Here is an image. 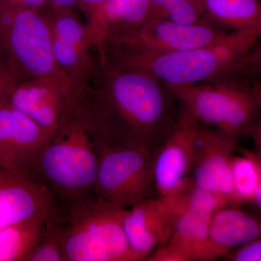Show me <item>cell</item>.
<instances>
[{"mask_svg": "<svg viewBox=\"0 0 261 261\" xmlns=\"http://www.w3.org/2000/svg\"><path fill=\"white\" fill-rule=\"evenodd\" d=\"M87 85L113 140L154 152L176 124V92L145 72L103 63Z\"/></svg>", "mask_w": 261, "mask_h": 261, "instance_id": "cell-1", "label": "cell"}, {"mask_svg": "<svg viewBox=\"0 0 261 261\" xmlns=\"http://www.w3.org/2000/svg\"><path fill=\"white\" fill-rule=\"evenodd\" d=\"M113 140L84 87L80 100L38 156L32 179L47 187L63 210L94 197L99 157Z\"/></svg>", "mask_w": 261, "mask_h": 261, "instance_id": "cell-2", "label": "cell"}, {"mask_svg": "<svg viewBox=\"0 0 261 261\" xmlns=\"http://www.w3.org/2000/svg\"><path fill=\"white\" fill-rule=\"evenodd\" d=\"M260 38L255 31L228 32L207 45L169 53L106 43L102 46L103 61L145 72L171 88H178L210 82L231 71Z\"/></svg>", "mask_w": 261, "mask_h": 261, "instance_id": "cell-3", "label": "cell"}, {"mask_svg": "<svg viewBox=\"0 0 261 261\" xmlns=\"http://www.w3.org/2000/svg\"><path fill=\"white\" fill-rule=\"evenodd\" d=\"M173 89L200 123L238 140L250 136L261 113L257 84L233 71Z\"/></svg>", "mask_w": 261, "mask_h": 261, "instance_id": "cell-4", "label": "cell"}, {"mask_svg": "<svg viewBox=\"0 0 261 261\" xmlns=\"http://www.w3.org/2000/svg\"><path fill=\"white\" fill-rule=\"evenodd\" d=\"M126 211L97 196L63 210L65 261H136L123 228Z\"/></svg>", "mask_w": 261, "mask_h": 261, "instance_id": "cell-5", "label": "cell"}, {"mask_svg": "<svg viewBox=\"0 0 261 261\" xmlns=\"http://www.w3.org/2000/svg\"><path fill=\"white\" fill-rule=\"evenodd\" d=\"M0 54L18 82L47 78L79 84L57 64L50 23L42 12L0 8Z\"/></svg>", "mask_w": 261, "mask_h": 261, "instance_id": "cell-6", "label": "cell"}, {"mask_svg": "<svg viewBox=\"0 0 261 261\" xmlns=\"http://www.w3.org/2000/svg\"><path fill=\"white\" fill-rule=\"evenodd\" d=\"M95 195L110 205L124 209L158 196L153 152L143 146L110 140L99 157Z\"/></svg>", "mask_w": 261, "mask_h": 261, "instance_id": "cell-7", "label": "cell"}, {"mask_svg": "<svg viewBox=\"0 0 261 261\" xmlns=\"http://www.w3.org/2000/svg\"><path fill=\"white\" fill-rule=\"evenodd\" d=\"M47 15L57 64L73 82L89 84L103 65L100 44L75 10Z\"/></svg>", "mask_w": 261, "mask_h": 261, "instance_id": "cell-8", "label": "cell"}, {"mask_svg": "<svg viewBox=\"0 0 261 261\" xmlns=\"http://www.w3.org/2000/svg\"><path fill=\"white\" fill-rule=\"evenodd\" d=\"M83 89L84 84L30 79L17 82L8 99L51 136L79 102Z\"/></svg>", "mask_w": 261, "mask_h": 261, "instance_id": "cell-9", "label": "cell"}, {"mask_svg": "<svg viewBox=\"0 0 261 261\" xmlns=\"http://www.w3.org/2000/svg\"><path fill=\"white\" fill-rule=\"evenodd\" d=\"M181 210L177 192L145 199L126 209L123 228L136 261L145 260L169 240Z\"/></svg>", "mask_w": 261, "mask_h": 261, "instance_id": "cell-10", "label": "cell"}, {"mask_svg": "<svg viewBox=\"0 0 261 261\" xmlns=\"http://www.w3.org/2000/svg\"><path fill=\"white\" fill-rule=\"evenodd\" d=\"M200 122L179 102L176 124L153 152V173L158 196L176 192L190 178Z\"/></svg>", "mask_w": 261, "mask_h": 261, "instance_id": "cell-11", "label": "cell"}, {"mask_svg": "<svg viewBox=\"0 0 261 261\" xmlns=\"http://www.w3.org/2000/svg\"><path fill=\"white\" fill-rule=\"evenodd\" d=\"M50 135L9 99L0 103V167L32 178L39 153Z\"/></svg>", "mask_w": 261, "mask_h": 261, "instance_id": "cell-12", "label": "cell"}, {"mask_svg": "<svg viewBox=\"0 0 261 261\" xmlns=\"http://www.w3.org/2000/svg\"><path fill=\"white\" fill-rule=\"evenodd\" d=\"M238 140L200 123L190 173L194 185L224 196L232 206L231 161Z\"/></svg>", "mask_w": 261, "mask_h": 261, "instance_id": "cell-13", "label": "cell"}, {"mask_svg": "<svg viewBox=\"0 0 261 261\" xmlns=\"http://www.w3.org/2000/svg\"><path fill=\"white\" fill-rule=\"evenodd\" d=\"M227 33L206 24L185 25L162 19H148L137 30L104 43L153 53H169L207 45Z\"/></svg>", "mask_w": 261, "mask_h": 261, "instance_id": "cell-14", "label": "cell"}, {"mask_svg": "<svg viewBox=\"0 0 261 261\" xmlns=\"http://www.w3.org/2000/svg\"><path fill=\"white\" fill-rule=\"evenodd\" d=\"M62 214L61 206L47 187L0 167V228Z\"/></svg>", "mask_w": 261, "mask_h": 261, "instance_id": "cell-15", "label": "cell"}, {"mask_svg": "<svg viewBox=\"0 0 261 261\" xmlns=\"http://www.w3.org/2000/svg\"><path fill=\"white\" fill-rule=\"evenodd\" d=\"M261 238V218L227 205L211 216L202 261L224 257L228 252Z\"/></svg>", "mask_w": 261, "mask_h": 261, "instance_id": "cell-16", "label": "cell"}, {"mask_svg": "<svg viewBox=\"0 0 261 261\" xmlns=\"http://www.w3.org/2000/svg\"><path fill=\"white\" fill-rule=\"evenodd\" d=\"M211 216L182 209L171 238L151 252L145 260L202 261Z\"/></svg>", "mask_w": 261, "mask_h": 261, "instance_id": "cell-17", "label": "cell"}, {"mask_svg": "<svg viewBox=\"0 0 261 261\" xmlns=\"http://www.w3.org/2000/svg\"><path fill=\"white\" fill-rule=\"evenodd\" d=\"M204 23L226 32L261 34V0H197Z\"/></svg>", "mask_w": 261, "mask_h": 261, "instance_id": "cell-18", "label": "cell"}, {"mask_svg": "<svg viewBox=\"0 0 261 261\" xmlns=\"http://www.w3.org/2000/svg\"><path fill=\"white\" fill-rule=\"evenodd\" d=\"M53 218L29 220L0 228V261L23 260Z\"/></svg>", "mask_w": 261, "mask_h": 261, "instance_id": "cell-19", "label": "cell"}, {"mask_svg": "<svg viewBox=\"0 0 261 261\" xmlns=\"http://www.w3.org/2000/svg\"><path fill=\"white\" fill-rule=\"evenodd\" d=\"M233 206L250 203L261 183V158L254 151L243 149L231 161Z\"/></svg>", "mask_w": 261, "mask_h": 261, "instance_id": "cell-20", "label": "cell"}, {"mask_svg": "<svg viewBox=\"0 0 261 261\" xmlns=\"http://www.w3.org/2000/svg\"><path fill=\"white\" fill-rule=\"evenodd\" d=\"M148 5L149 0H108L103 43L137 30L147 20Z\"/></svg>", "mask_w": 261, "mask_h": 261, "instance_id": "cell-21", "label": "cell"}, {"mask_svg": "<svg viewBox=\"0 0 261 261\" xmlns=\"http://www.w3.org/2000/svg\"><path fill=\"white\" fill-rule=\"evenodd\" d=\"M148 19H162L185 25L205 24L197 0H149Z\"/></svg>", "mask_w": 261, "mask_h": 261, "instance_id": "cell-22", "label": "cell"}, {"mask_svg": "<svg viewBox=\"0 0 261 261\" xmlns=\"http://www.w3.org/2000/svg\"><path fill=\"white\" fill-rule=\"evenodd\" d=\"M63 221V214L49 220L40 238L23 261H65Z\"/></svg>", "mask_w": 261, "mask_h": 261, "instance_id": "cell-23", "label": "cell"}, {"mask_svg": "<svg viewBox=\"0 0 261 261\" xmlns=\"http://www.w3.org/2000/svg\"><path fill=\"white\" fill-rule=\"evenodd\" d=\"M176 191L181 197L183 208L213 215L221 207L229 205L224 196L196 186L191 178Z\"/></svg>", "mask_w": 261, "mask_h": 261, "instance_id": "cell-24", "label": "cell"}, {"mask_svg": "<svg viewBox=\"0 0 261 261\" xmlns=\"http://www.w3.org/2000/svg\"><path fill=\"white\" fill-rule=\"evenodd\" d=\"M107 3L108 0H77V8L100 46L106 38Z\"/></svg>", "mask_w": 261, "mask_h": 261, "instance_id": "cell-25", "label": "cell"}, {"mask_svg": "<svg viewBox=\"0 0 261 261\" xmlns=\"http://www.w3.org/2000/svg\"><path fill=\"white\" fill-rule=\"evenodd\" d=\"M231 71L252 82L261 83V38Z\"/></svg>", "mask_w": 261, "mask_h": 261, "instance_id": "cell-26", "label": "cell"}, {"mask_svg": "<svg viewBox=\"0 0 261 261\" xmlns=\"http://www.w3.org/2000/svg\"><path fill=\"white\" fill-rule=\"evenodd\" d=\"M224 258L227 261H261V238L228 252Z\"/></svg>", "mask_w": 261, "mask_h": 261, "instance_id": "cell-27", "label": "cell"}, {"mask_svg": "<svg viewBox=\"0 0 261 261\" xmlns=\"http://www.w3.org/2000/svg\"><path fill=\"white\" fill-rule=\"evenodd\" d=\"M17 82L14 73L0 54V102L9 99L10 92Z\"/></svg>", "mask_w": 261, "mask_h": 261, "instance_id": "cell-28", "label": "cell"}, {"mask_svg": "<svg viewBox=\"0 0 261 261\" xmlns=\"http://www.w3.org/2000/svg\"><path fill=\"white\" fill-rule=\"evenodd\" d=\"M49 0H0V8L8 10H24L44 13Z\"/></svg>", "mask_w": 261, "mask_h": 261, "instance_id": "cell-29", "label": "cell"}, {"mask_svg": "<svg viewBox=\"0 0 261 261\" xmlns=\"http://www.w3.org/2000/svg\"><path fill=\"white\" fill-rule=\"evenodd\" d=\"M76 8L77 0H49L44 13L46 15L57 14L72 11Z\"/></svg>", "mask_w": 261, "mask_h": 261, "instance_id": "cell-30", "label": "cell"}, {"mask_svg": "<svg viewBox=\"0 0 261 261\" xmlns=\"http://www.w3.org/2000/svg\"><path fill=\"white\" fill-rule=\"evenodd\" d=\"M261 97V83H257ZM250 137L253 142L254 152L261 158V113L250 132Z\"/></svg>", "mask_w": 261, "mask_h": 261, "instance_id": "cell-31", "label": "cell"}, {"mask_svg": "<svg viewBox=\"0 0 261 261\" xmlns=\"http://www.w3.org/2000/svg\"><path fill=\"white\" fill-rule=\"evenodd\" d=\"M250 204H252L255 207V210L257 212V216L261 218V183L258 189H257L256 194L254 197L253 200Z\"/></svg>", "mask_w": 261, "mask_h": 261, "instance_id": "cell-32", "label": "cell"}, {"mask_svg": "<svg viewBox=\"0 0 261 261\" xmlns=\"http://www.w3.org/2000/svg\"><path fill=\"white\" fill-rule=\"evenodd\" d=\"M5 100H6V99H5ZM4 101H5V100H4ZM1 102H0V103H1Z\"/></svg>", "mask_w": 261, "mask_h": 261, "instance_id": "cell-33", "label": "cell"}]
</instances>
